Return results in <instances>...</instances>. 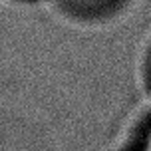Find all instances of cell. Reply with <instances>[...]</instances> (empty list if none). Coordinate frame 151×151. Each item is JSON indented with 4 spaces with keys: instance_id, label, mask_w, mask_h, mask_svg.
Masks as SVG:
<instances>
[{
    "instance_id": "6da1fadb",
    "label": "cell",
    "mask_w": 151,
    "mask_h": 151,
    "mask_svg": "<svg viewBox=\"0 0 151 151\" xmlns=\"http://www.w3.org/2000/svg\"><path fill=\"white\" fill-rule=\"evenodd\" d=\"M145 151H151V135H149V139H147V145H145Z\"/></svg>"
}]
</instances>
